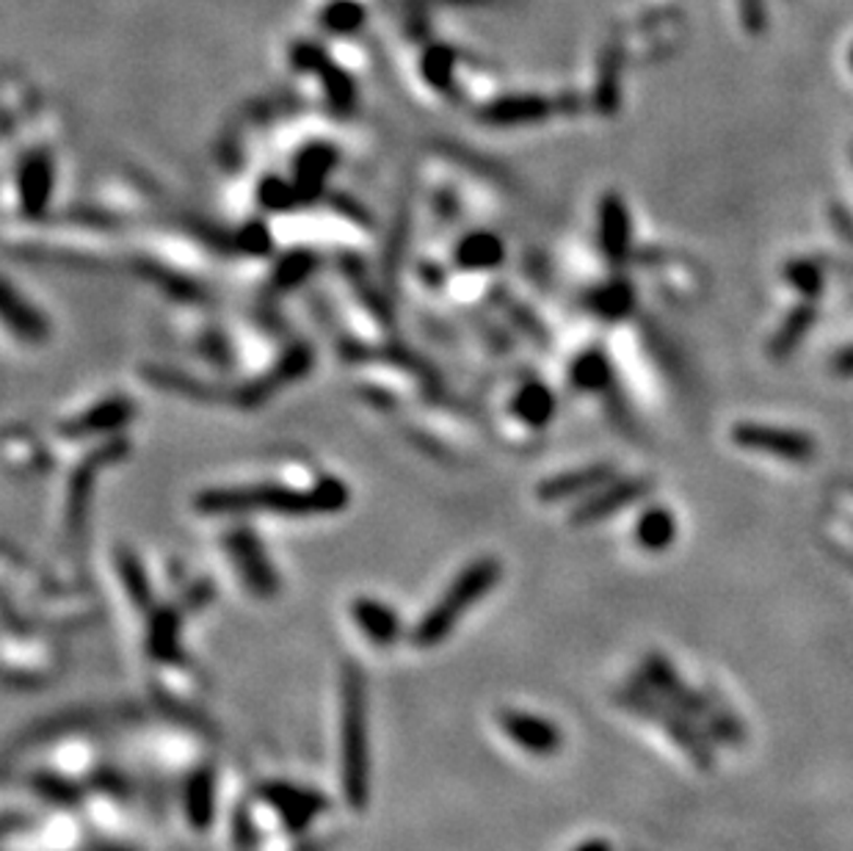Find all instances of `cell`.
Masks as SVG:
<instances>
[{
  "label": "cell",
  "mask_w": 853,
  "mask_h": 851,
  "mask_svg": "<svg viewBox=\"0 0 853 851\" xmlns=\"http://www.w3.org/2000/svg\"><path fill=\"white\" fill-rule=\"evenodd\" d=\"M218 780L213 766H196L183 782V813L194 832H207L216 822Z\"/></svg>",
  "instance_id": "cell-12"
},
{
  "label": "cell",
  "mask_w": 853,
  "mask_h": 851,
  "mask_svg": "<svg viewBox=\"0 0 853 851\" xmlns=\"http://www.w3.org/2000/svg\"><path fill=\"white\" fill-rule=\"evenodd\" d=\"M572 851H616L611 846V840L605 838H589V840H582L580 846H575Z\"/></svg>",
  "instance_id": "cell-38"
},
{
  "label": "cell",
  "mask_w": 853,
  "mask_h": 851,
  "mask_svg": "<svg viewBox=\"0 0 853 851\" xmlns=\"http://www.w3.org/2000/svg\"><path fill=\"white\" fill-rule=\"evenodd\" d=\"M818 321V308H815L813 299H804L801 304H795L793 310L788 313V319L782 321V326L777 329V335L771 337V344H768V357L771 362H784L801 344L806 340L809 329Z\"/></svg>",
  "instance_id": "cell-15"
},
{
  "label": "cell",
  "mask_w": 853,
  "mask_h": 851,
  "mask_svg": "<svg viewBox=\"0 0 853 851\" xmlns=\"http://www.w3.org/2000/svg\"><path fill=\"white\" fill-rule=\"evenodd\" d=\"M321 23L326 31H335V34H353L359 25L365 23V9L359 7L357 0H335L324 9Z\"/></svg>",
  "instance_id": "cell-32"
},
{
  "label": "cell",
  "mask_w": 853,
  "mask_h": 851,
  "mask_svg": "<svg viewBox=\"0 0 853 851\" xmlns=\"http://www.w3.org/2000/svg\"><path fill=\"white\" fill-rule=\"evenodd\" d=\"M340 788L351 811H365L371 802L368 678L357 661L340 669Z\"/></svg>",
  "instance_id": "cell-1"
},
{
  "label": "cell",
  "mask_w": 853,
  "mask_h": 851,
  "mask_svg": "<svg viewBox=\"0 0 853 851\" xmlns=\"http://www.w3.org/2000/svg\"><path fill=\"white\" fill-rule=\"evenodd\" d=\"M638 683H644L647 688H652L658 697H663L665 703H671L674 708L685 710L694 719H707V714L712 710V694L696 692L680 678L677 667L663 656V652H647L638 667Z\"/></svg>",
  "instance_id": "cell-6"
},
{
  "label": "cell",
  "mask_w": 853,
  "mask_h": 851,
  "mask_svg": "<svg viewBox=\"0 0 853 851\" xmlns=\"http://www.w3.org/2000/svg\"><path fill=\"white\" fill-rule=\"evenodd\" d=\"M597 315L608 321H618L624 315H630L636 308V293H633V285L627 279H613V283L602 285L594 293V302H591Z\"/></svg>",
  "instance_id": "cell-25"
},
{
  "label": "cell",
  "mask_w": 853,
  "mask_h": 851,
  "mask_svg": "<svg viewBox=\"0 0 853 851\" xmlns=\"http://www.w3.org/2000/svg\"><path fill=\"white\" fill-rule=\"evenodd\" d=\"M3 313L7 321L20 332V337H28V340H41L48 326L41 321V315L34 308H28L25 302H17V293H14L12 285H7V293H3Z\"/></svg>",
  "instance_id": "cell-28"
},
{
  "label": "cell",
  "mask_w": 853,
  "mask_h": 851,
  "mask_svg": "<svg viewBox=\"0 0 853 851\" xmlns=\"http://www.w3.org/2000/svg\"><path fill=\"white\" fill-rule=\"evenodd\" d=\"M147 652L160 663H175L183 658L180 647V614L175 609H158L149 616Z\"/></svg>",
  "instance_id": "cell-17"
},
{
  "label": "cell",
  "mask_w": 853,
  "mask_h": 851,
  "mask_svg": "<svg viewBox=\"0 0 853 851\" xmlns=\"http://www.w3.org/2000/svg\"><path fill=\"white\" fill-rule=\"evenodd\" d=\"M622 59L624 50L622 45H608V50L600 59V75H597V108H600L605 117H613V111L622 103Z\"/></svg>",
  "instance_id": "cell-20"
},
{
  "label": "cell",
  "mask_w": 853,
  "mask_h": 851,
  "mask_svg": "<svg viewBox=\"0 0 853 851\" xmlns=\"http://www.w3.org/2000/svg\"><path fill=\"white\" fill-rule=\"evenodd\" d=\"M117 570H119V580H122L124 591H128L130 603L136 606V609L147 611L149 606H153V589H149L147 573H144V567H142V562L136 559V553H130V550H119Z\"/></svg>",
  "instance_id": "cell-24"
},
{
  "label": "cell",
  "mask_w": 853,
  "mask_h": 851,
  "mask_svg": "<svg viewBox=\"0 0 853 851\" xmlns=\"http://www.w3.org/2000/svg\"><path fill=\"white\" fill-rule=\"evenodd\" d=\"M423 75L431 86L447 92L454 86V50L445 45H434L423 56Z\"/></svg>",
  "instance_id": "cell-33"
},
{
  "label": "cell",
  "mask_w": 853,
  "mask_h": 851,
  "mask_svg": "<svg viewBox=\"0 0 853 851\" xmlns=\"http://www.w3.org/2000/svg\"><path fill=\"white\" fill-rule=\"evenodd\" d=\"M503 739L530 757H555L564 750V730L558 721L522 708H501L495 714Z\"/></svg>",
  "instance_id": "cell-7"
},
{
  "label": "cell",
  "mask_w": 853,
  "mask_h": 851,
  "mask_svg": "<svg viewBox=\"0 0 853 851\" xmlns=\"http://www.w3.org/2000/svg\"><path fill=\"white\" fill-rule=\"evenodd\" d=\"M501 575V562L492 556L476 559L472 564H467V567L456 575L454 584L447 586L445 595H442V598L425 611L423 620L412 627V645L418 647V650L440 647L442 642L456 631L461 616L476 609L478 600L486 598L489 591L495 589Z\"/></svg>",
  "instance_id": "cell-3"
},
{
  "label": "cell",
  "mask_w": 853,
  "mask_h": 851,
  "mask_svg": "<svg viewBox=\"0 0 853 851\" xmlns=\"http://www.w3.org/2000/svg\"><path fill=\"white\" fill-rule=\"evenodd\" d=\"M293 64L304 72H315L321 75L326 86V95L335 106H351L353 100V81L335 64L329 61V56L319 48V45H312V41H299L293 48Z\"/></svg>",
  "instance_id": "cell-14"
},
{
  "label": "cell",
  "mask_w": 853,
  "mask_h": 851,
  "mask_svg": "<svg viewBox=\"0 0 853 851\" xmlns=\"http://www.w3.org/2000/svg\"><path fill=\"white\" fill-rule=\"evenodd\" d=\"M741 3V20L743 28L748 34H762L768 25V12H766V0H737Z\"/></svg>",
  "instance_id": "cell-35"
},
{
  "label": "cell",
  "mask_w": 853,
  "mask_h": 851,
  "mask_svg": "<svg viewBox=\"0 0 853 851\" xmlns=\"http://www.w3.org/2000/svg\"><path fill=\"white\" fill-rule=\"evenodd\" d=\"M608 481H613V467L602 462V465H589L572 470V474L553 476L539 487V498L542 501H566V498L582 495V492L600 490Z\"/></svg>",
  "instance_id": "cell-16"
},
{
  "label": "cell",
  "mask_w": 853,
  "mask_h": 851,
  "mask_svg": "<svg viewBox=\"0 0 853 851\" xmlns=\"http://www.w3.org/2000/svg\"><path fill=\"white\" fill-rule=\"evenodd\" d=\"M705 728H707V735H710L712 741H718V744L741 746L743 741H746V730H743L741 719H737V716L732 714V710L726 708L716 694H712V710L707 714Z\"/></svg>",
  "instance_id": "cell-27"
},
{
  "label": "cell",
  "mask_w": 853,
  "mask_h": 851,
  "mask_svg": "<svg viewBox=\"0 0 853 851\" xmlns=\"http://www.w3.org/2000/svg\"><path fill=\"white\" fill-rule=\"evenodd\" d=\"M28 786L34 788L41 799L61 804V807H72V804H77V799H81L77 786H72L67 777L50 775V771H36V775H31Z\"/></svg>",
  "instance_id": "cell-31"
},
{
  "label": "cell",
  "mask_w": 853,
  "mask_h": 851,
  "mask_svg": "<svg viewBox=\"0 0 853 851\" xmlns=\"http://www.w3.org/2000/svg\"><path fill=\"white\" fill-rule=\"evenodd\" d=\"M616 703L622 705L627 714H636L641 719H647L649 724L663 730L680 750L688 755V760L694 763L699 771H710L716 766V755H712V739L707 733H701L696 728L694 716H688L685 710L674 708L671 703H665L663 697L647 688L644 683H630L627 688L616 692Z\"/></svg>",
  "instance_id": "cell-4"
},
{
  "label": "cell",
  "mask_w": 853,
  "mask_h": 851,
  "mask_svg": "<svg viewBox=\"0 0 853 851\" xmlns=\"http://www.w3.org/2000/svg\"><path fill=\"white\" fill-rule=\"evenodd\" d=\"M257 799L279 818L290 835H301L332 811V799L324 791L288 780H268L257 788Z\"/></svg>",
  "instance_id": "cell-5"
},
{
  "label": "cell",
  "mask_w": 853,
  "mask_h": 851,
  "mask_svg": "<svg viewBox=\"0 0 853 851\" xmlns=\"http://www.w3.org/2000/svg\"><path fill=\"white\" fill-rule=\"evenodd\" d=\"M677 539V520L665 506H652L636 520V542L649 553L669 550Z\"/></svg>",
  "instance_id": "cell-19"
},
{
  "label": "cell",
  "mask_w": 853,
  "mask_h": 851,
  "mask_svg": "<svg viewBox=\"0 0 853 851\" xmlns=\"http://www.w3.org/2000/svg\"><path fill=\"white\" fill-rule=\"evenodd\" d=\"M263 205H272V207H285L290 205V189L285 183H279L277 178H272L268 183L263 185Z\"/></svg>",
  "instance_id": "cell-36"
},
{
  "label": "cell",
  "mask_w": 853,
  "mask_h": 851,
  "mask_svg": "<svg viewBox=\"0 0 853 851\" xmlns=\"http://www.w3.org/2000/svg\"><path fill=\"white\" fill-rule=\"evenodd\" d=\"M851 70H853V48H851Z\"/></svg>",
  "instance_id": "cell-39"
},
{
  "label": "cell",
  "mask_w": 853,
  "mask_h": 851,
  "mask_svg": "<svg viewBox=\"0 0 853 851\" xmlns=\"http://www.w3.org/2000/svg\"><path fill=\"white\" fill-rule=\"evenodd\" d=\"M732 443L743 451H754V454L777 456L784 462H809L818 451L815 440L804 432H793V429H777V425L762 423H737L732 429Z\"/></svg>",
  "instance_id": "cell-8"
},
{
  "label": "cell",
  "mask_w": 853,
  "mask_h": 851,
  "mask_svg": "<svg viewBox=\"0 0 853 851\" xmlns=\"http://www.w3.org/2000/svg\"><path fill=\"white\" fill-rule=\"evenodd\" d=\"M257 824H254L252 813L247 804H238L232 813V840H236L238 851H254L257 849Z\"/></svg>",
  "instance_id": "cell-34"
},
{
  "label": "cell",
  "mask_w": 853,
  "mask_h": 851,
  "mask_svg": "<svg viewBox=\"0 0 853 851\" xmlns=\"http://www.w3.org/2000/svg\"><path fill=\"white\" fill-rule=\"evenodd\" d=\"M633 221L630 211L618 194H605L600 202V247L613 266L630 257Z\"/></svg>",
  "instance_id": "cell-11"
},
{
  "label": "cell",
  "mask_w": 853,
  "mask_h": 851,
  "mask_svg": "<svg viewBox=\"0 0 853 851\" xmlns=\"http://www.w3.org/2000/svg\"><path fill=\"white\" fill-rule=\"evenodd\" d=\"M569 379L572 385L582 393L605 391V387L611 385V362H608V357L602 355L600 349L582 351V355L572 362Z\"/></svg>",
  "instance_id": "cell-22"
},
{
  "label": "cell",
  "mask_w": 853,
  "mask_h": 851,
  "mask_svg": "<svg viewBox=\"0 0 853 851\" xmlns=\"http://www.w3.org/2000/svg\"><path fill=\"white\" fill-rule=\"evenodd\" d=\"M130 404H124L122 398L111 404H103V407L92 409L83 418H77L75 423L70 425V434H88V432H100V429H111V425L122 423V420L130 418Z\"/></svg>",
  "instance_id": "cell-30"
},
{
  "label": "cell",
  "mask_w": 853,
  "mask_h": 851,
  "mask_svg": "<svg viewBox=\"0 0 853 851\" xmlns=\"http://www.w3.org/2000/svg\"><path fill=\"white\" fill-rule=\"evenodd\" d=\"M348 503L346 484L337 479H324L312 490H293L279 484L236 487V490H207L196 498L202 515H241V512H277V515H332Z\"/></svg>",
  "instance_id": "cell-2"
},
{
  "label": "cell",
  "mask_w": 853,
  "mask_h": 851,
  "mask_svg": "<svg viewBox=\"0 0 853 851\" xmlns=\"http://www.w3.org/2000/svg\"><path fill=\"white\" fill-rule=\"evenodd\" d=\"M784 279H788L790 288H795L804 299H813V302L824 293L826 288L824 268H820L815 261H806V257L788 261V266H784Z\"/></svg>",
  "instance_id": "cell-29"
},
{
  "label": "cell",
  "mask_w": 853,
  "mask_h": 851,
  "mask_svg": "<svg viewBox=\"0 0 853 851\" xmlns=\"http://www.w3.org/2000/svg\"><path fill=\"white\" fill-rule=\"evenodd\" d=\"M550 103L544 97L525 95V97H503L495 106H489L483 111V119L492 124H525L539 122V119L550 117Z\"/></svg>",
  "instance_id": "cell-21"
},
{
  "label": "cell",
  "mask_w": 853,
  "mask_h": 851,
  "mask_svg": "<svg viewBox=\"0 0 853 851\" xmlns=\"http://www.w3.org/2000/svg\"><path fill=\"white\" fill-rule=\"evenodd\" d=\"M50 185H53V169H50L48 155H31L20 169V194H23L25 211L41 213L48 207Z\"/></svg>",
  "instance_id": "cell-18"
},
{
  "label": "cell",
  "mask_w": 853,
  "mask_h": 851,
  "mask_svg": "<svg viewBox=\"0 0 853 851\" xmlns=\"http://www.w3.org/2000/svg\"><path fill=\"white\" fill-rule=\"evenodd\" d=\"M456 257L467 268H492L503 261V243L489 232H476L459 243Z\"/></svg>",
  "instance_id": "cell-26"
},
{
  "label": "cell",
  "mask_w": 853,
  "mask_h": 851,
  "mask_svg": "<svg viewBox=\"0 0 853 851\" xmlns=\"http://www.w3.org/2000/svg\"><path fill=\"white\" fill-rule=\"evenodd\" d=\"M227 550H230L232 564L241 573V580L249 586L252 595L257 598H274L279 591V575L274 564L268 562V553L263 550L260 539L254 537L249 528H238L230 537L224 539Z\"/></svg>",
  "instance_id": "cell-9"
},
{
  "label": "cell",
  "mask_w": 853,
  "mask_h": 851,
  "mask_svg": "<svg viewBox=\"0 0 853 851\" xmlns=\"http://www.w3.org/2000/svg\"><path fill=\"white\" fill-rule=\"evenodd\" d=\"M834 371L840 373V376H853V346H848L845 351H840V355L834 357Z\"/></svg>",
  "instance_id": "cell-37"
},
{
  "label": "cell",
  "mask_w": 853,
  "mask_h": 851,
  "mask_svg": "<svg viewBox=\"0 0 853 851\" xmlns=\"http://www.w3.org/2000/svg\"><path fill=\"white\" fill-rule=\"evenodd\" d=\"M649 490H652V481L641 479V476H636V479L608 481L605 487H600V492H594L589 501L577 508L575 515H572V523H577V526H591V523L608 520L611 515L622 512L624 506H630V503L649 495Z\"/></svg>",
  "instance_id": "cell-10"
},
{
  "label": "cell",
  "mask_w": 853,
  "mask_h": 851,
  "mask_svg": "<svg viewBox=\"0 0 853 851\" xmlns=\"http://www.w3.org/2000/svg\"><path fill=\"white\" fill-rule=\"evenodd\" d=\"M351 620L359 627V633L371 642L379 650H387L404 633L400 616L393 606L382 603L376 598H357L351 603Z\"/></svg>",
  "instance_id": "cell-13"
},
{
  "label": "cell",
  "mask_w": 853,
  "mask_h": 851,
  "mask_svg": "<svg viewBox=\"0 0 853 851\" xmlns=\"http://www.w3.org/2000/svg\"><path fill=\"white\" fill-rule=\"evenodd\" d=\"M514 415L528 425H544L555 415V396L539 382H530L514 396Z\"/></svg>",
  "instance_id": "cell-23"
}]
</instances>
